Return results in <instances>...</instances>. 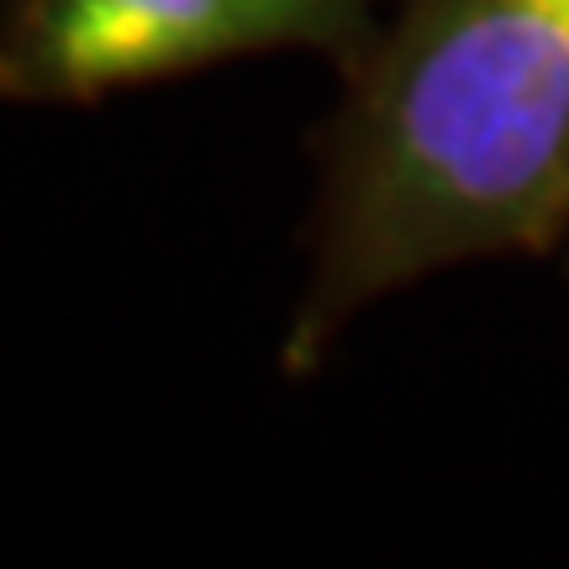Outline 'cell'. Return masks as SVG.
<instances>
[{
  "label": "cell",
  "instance_id": "obj_1",
  "mask_svg": "<svg viewBox=\"0 0 569 569\" xmlns=\"http://www.w3.org/2000/svg\"><path fill=\"white\" fill-rule=\"evenodd\" d=\"M317 169L290 380L396 290L569 238V0H390Z\"/></svg>",
  "mask_w": 569,
  "mask_h": 569
},
{
  "label": "cell",
  "instance_id": "obj_2",
  "mask_svg": "<svg viewBox=\"0 0 569 569\" xmlns=\"http://www.w3.org/2000/svg\"><path fill=\"white\" fill-rule=\"evenodd\" d=\"M386 11L390 0H6L0 101L84 106L280 48L348 69Z\"/></svg>",
  "mask_w": 569,
  "mask_h": 569
}]
</instances>
